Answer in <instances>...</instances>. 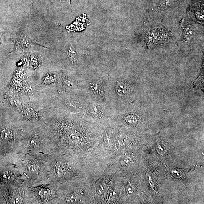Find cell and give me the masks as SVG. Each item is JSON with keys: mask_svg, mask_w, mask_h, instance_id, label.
Masks as SVG:
<instances>
[{"mask_svg": "<svg viewBox=\"0 0 204 204\" xmlns=\"http://www.w3.org/2000/svg\"><path fill=\"white\" fill-rule=\"evenodd\" d=\"M93 181L79 179L68 182L70 185L64 194L60 195L62 202L67 204H93Z\"/></svg>", "mask_w": 204, "mask_h": 204, "instance_id": "obj_3", "label": "cell"}, {"mask_svg": "<svg viewBox=\"0 0 204 204\" xmlns=\"http://www.w3.org/2000/svg\"><path fill=\"white\" fill-rule=\"evenodd\" d=\"M67 55L70 60L73 64L77 62V57L76 53L73 50L72 48L69 47L67 49Z\"/></svg>", "mask_w": 204, "mask_h": 204, "instance_id": "obj_13", "label": "cell"}, {"mask_svg": "<svg viewBox=\"0 0 204 204\" xmlns=\"http://www.w3.org/2000/svg\"><path fill=\"white\" fill-rule=\"evenodd\" d=\"M180 24L182 34L179 42L182 50L188 51L203 47V25L194 21L188 16L182 18Z\"/></svg>", "mask_w": 204, "mask_h": 204, "instance_id": "obj_2", "label": "cell"}, {"mask_svg": "<svg viewBox=\"0 0 204 204\" xmlns=\"http://www.w3.org/2000/svg\"><path fill=\"white\" fill-rule=\"evenodd\" d=\"M64 105L68 110L75 112L81 111L84 107L81 101L76 98H67Z\"/></svg>", "mask_w": 204, "mask_h": 204, "instance_id": "obj_7", "label": "cell"}, {"mask_svg": "<svg viewBox=\"0 0 204 204\" xmlns=\"http://www.w3.org/2000/svg\"><path fill=\"white\" fill-rule=\"evenodd\" d=\"M41 63V60L39 55L35 54L31 55L30 58V64L31 67L34 69H37Z\"/></svg>", "mask_w": 204, "mask_h": 204, "instance_id": "obj_10", "label": "cell"}, {"mask_svg": "<svg viewBox=\"0 0 204 204\" xmlns=\"http://www.w3.org/2000/svg\"><path fill=\"white\" fill-rule=\"evenodd\" d=\"M2 34H3V32H2V31H0V45H1L2 44V42H1V37L2 36Z\"/></svg>", "mask_w": 204, "mask_h": 204, "instance_id": "obj_16", "label": "cell"}, {"mask_svg": "<svg viewBox=\"0 0 204 204\" xmlns=\"http://www.w3.org/2000/svg\"><path fill=\"white\" fill-rule=\"evenodd\" d=\"M89 89L91 92L96 98L102 100L104 98L105 95L104 87L102 81H96L90 82Z\"/></svg>", "mask_w": 204, "mask_h": 204, "instance_id": "obj_6", "label": "cell"}, {"mask_svg": "<svg viewBox=\"0 0 204 204\" xmlns=\"http://www.w3.org/2000/svg\"><path fill=\"white\" fill-rule=\"evenodd\" d=\"M56 81L55 75L51 72L47 73L43 78V82L45 84H51L55 82Z\"/></svg>", "mask_w": 204, "mask_h": 204, "instance_id": "obj_11", "label": "cell"}, {"mask_svg": "<svg viewBox=\"0 0 204 204\" xmlns=\"http://www.w3.org/2000/svg\"><path fill=\"white\" fill-rule=\"evenodd\" d=\"M166 23L165 20L149 16L144 23L141 34V40L145 48L166 46L178 39L179 35L166 26Z\"/></svg>", "mask_w": 204, "mask_h": 204, "instance_id": "obj_1", "label": "cell"}, {"mask_svg": "<svg viewBox=\"0 0 204 204\" xmlns=\"http://www.w3.org/2000/svg\"><path fill=\"white\" fill-rule=\"evenodd\" d=\"M19 36L14 40V50L19 49L30 48L33 45H38V44L32 41L23 31H21L19 33Z\"/></svg>", "mask_w": 204, "mask_h": 204, "instance_id": "obj_5", "label": "cell"}, {"mask_svg": "<svg viewBox=\"0 0 204 204\" xmlns=\"http://www.w3.org/2000/svg\"><path fill=\"white\" fill-rule=\"evenodd\" d=\"M125 121L127 123L132 126L136 125L138 122L137 117L133 115H130L127 116L125 118Z\"/></svg>", "mask_w": 204, "mask_h": 204, "instance_id": "obj_15", "label": "cell"}, {"mask_svg": "<svg viewBox=\"0 0 204 204\" xmlns=\"http://www.w3.org/2000/svg\"><path fill=\"white\" fill-rule=\"evenodd\" d=\"M39 137L38 135H33L29 139V144L31 147H35L37 146L39 142Z\"/></svg>", "mask_w": 204, "mask_h": 204, "instance_id": "obj_14", "label": "cell"}, {"mask_svg": "<svg viewBox=\"0 0 204 204\" xmlns=\"http://www.w3.org/2000/svg\"><path fill=\"white\" fill-rule=\"evenodd\" d=\"M115 89L117 93L121 96H125L129 91V87L126 82L118 81L115 85Z\"/></svg>", "mask_w": 204, "mask_h": 204, "instance_id": "obj_9", "label": "cell"}, {"mask_svg": "<svg viewBox=\"0 0 204 204\" xmlns=\"http://www.w3.org/2000/svg\"><path fill=\"white\" fill-rule=\"evenodd\" d=\"M23 113L24 116L29 120H32L38 117V111L33 107L29 105L26 106L24 108Z\"/></svg>", "mask_w": 204, "mask_h": 204, "instance_id": "obj_8", "label": "cell"}, {"mask_svg": "<svg viewBox=\"0 0 204 204\" xmlns=\"http://www.w3.org/2000/svg\"><path fill=\"white\" fill-rule=\"evenodd\" d=\"M1 136L2 139L6 141L12 140L13 137L12 132L8 128L3 129L1 131Z\"/></svg>", "mask_w": 204, "mask_h": 204, "instance_id": "obj_12", "label": "cell"}, {"mask_svg": "<svg viewBox=\"0 0 204 204\" xmlns=\"http://www.w3.org/2000/svg\"><path fill=\"white\" fill-rule=\"evenodd\" d=\"M115 174L104 172L93 182V204L116 203Z\"/></svg>", "mask_w": 204, "mask_h": 204, "instance_id": "obj_4", "label": "cell"}]
</instances>
